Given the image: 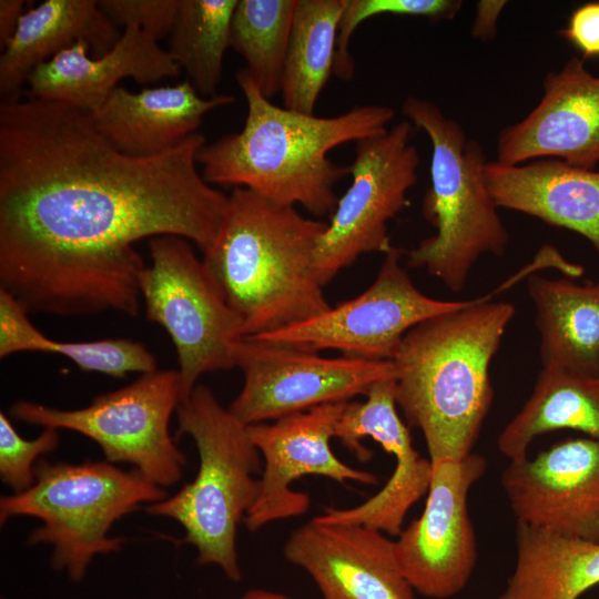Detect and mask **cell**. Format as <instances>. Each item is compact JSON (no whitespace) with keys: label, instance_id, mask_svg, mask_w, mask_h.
Listing matches in <instances>:
<instances>
[{"label":"cell","instance_id":"cell-1","mask_svg":"<svg viewBox=\"0 0 599 599\" xmlns=\"http://www.w3.org/2000/svg\"><path fill=\"white\" fill-rule=\"evenodd\" d=\"M193 133L136 156L111 144L91 112L29 97L0 103V288L28 313L136 316L146 266L135 243L183 237L204 254L229 196L197 169Z\"/></svg>","mask_w":599,"mask_h":599},{"label":"cell","instance_id":"cell-2","mask_svg":"<svg viewBox=\"0 0 599 599\" xmlns=\"http://www.w3.org/2000/svg\"><path fill=\"white\" fill-rule=\"evenodd\" d=\"M235 79L247 114L241 131L205 143L197 154L209 184L251 190L282 205H302L315 216L333 213L335 185L349 165L328 152L341 144L386 131L393 108L359 105L336 116H316L277 106L265 98L246 69Z\"/></svg>","mask_w":599,"mask_h":599},{"label":"cell","instance_id":"cell-3","mask_svg":"<svg viewBox=\"0 0 599 599\" xmlns=\"http://www.w3.org/2000/svg\"><path fill=\"white\" fill-rule=\"evenodd\" d=\"M490 296L419 323L392 361L396 404L422 432L432 463L471 454L489 412L490 363L516 312Z\"/></svg>","mask_w":599,"mask_h":599},{"label":"cell","instance_id":"cell-4","mask_svg":"<svg viewBox=\"0 0 599 599\" xmlns=\"http://www.w3.org/2000/svg\"><path fill=\"white\" fill-rule=\"evenodd\" d=\"M326 226L244 187L229 195L221 229L202 261L241 318L244 337L273 333L331 308L312 273Z\"/></svg>","mask_w":599,"mask_h":599},{"label":"cell","instance_id":"cell-5","mask_svg":"<svg viewBox=\"0 0 599 599\" xmlns=\"http://www.w3.org/2000/svg\"><path fill=\"white\" fill-rule=\"evenodd\" d=\"M177 434L197 449L194 479L177 493L148 504L145 511L169 517L184 529L182 542L197 551L200 565L219 566L232 581L242 578L236 549L238 525L256 501L261 454L248 428L224 408L212 390L197 384L176 407Z\"/></svg>","mask_w":599,"mask_h":599},{"label":"cell","instance_id":"cell-6","mask_svg":"<svg viewBox=\"0 0 599 599\" xmlns=\"http://www.w3.org/2000/svg\"><path fill=\"white\" fill-rule=\"evenodd\" d=\"M402 112L432 143L430 186L422 212L436 229L407 252V265L424 267L449 291L459 293L480 256H502L509 241L485 182L487 160L480 143L467 139L460 124L434 102L410 95Z\"/></svg>","mask_w":599,"mask_h":599},{"label":"cell","instance_id":"cell-7","mask_svg":"<svg viewBox=\"0 0 599 599\" xmlns=\"http://www.w3.org/2000/svg\"><path fill=\"white\" fill-rule=\"evenodd\" d=\"M33 485L0 498V522L29 516L42 525L29 536V544L53 548L51 566L82 580L91 560L122 549L123 539L110 537L115 521L142 504L167 497L164 488L144 479L134 469L125 471L106 460L78 465L52 464L41 458Z\"/></svg>","mask_w":599,"mask_h":599},{"label":"cell","instance_id":"cell-8","mask_svg":"<svg viewBox=\"0 0 599 599\" xmlns=\"http://www.w3.org/2000/svg\"><path fill=\"white\" fill-rule=\"evenodd\" d=\"M149 250L141 297L146 318L166 331L176 349L182 402L205 373L236 367L243 324L190 241L160 235L149 240Z\"/></svg>","mask_w":599,"mask_h":599},{"label":"cell","instance_id":"cell-9","mask_svg":"<svg viewBox=\"0 0 599 599\" xmlns=\"http://www.w3.org/2000/svg\"><path fill=\"white\" fill-rule=\"evenodd\" d=\"M180 402L179 370L166 369L143 374L122 388L97 396L83 408L59 409L19 400L9 413L28 424L82 434L100 446L104 460L130 464L144 479L164 488L182 478L187 461L169 432Z\"/></svg>","mask_w":599,"mask_h":599},{"label":"cell","instance_id":"cell-10","mask_svg":"<svg viewBox=\"0 0 599 599\" xmlns=\"http://www.w3.org/2000/svg\"><path fill=\"white\" fill-rule=\"evenodd\" d=\"M412 129L409 121H402L356 142L349 165L352 183L338 199L314 252L312 273L319 285L361 255L386 254L394 247L387 223L408 204L420 164L410 142Z\"/></svg>","mask_w":599,"mask_h":599},{"label":"cell","instance_id":"cell-11","mask_svg":"<svg viewBox=\"0 0 599 599\" xmlns=\"http://www.w3.org/2000/svg\"><path fill=\"white\" fill-rule=\"evenodd\" d=\"M243 386L229 410L244 425L262 424L313 407L366 395L396 377L392 361L323 357L318 352L245 336L236 348Z\"/></svg>","mask_w":599,"mask_h":599},{"label":"cell","instance_id":"cell-12","mask_svg":"<svg viewBox=\"0 0 599 599\" xmlns=\"http://www.w3.org/2000/svg\"><path fill=\"white\" fill-rule=\"evenodd\" d=\"M402 255L397 247L386 253L375 281L358 296L308 321L254 337L313 352L336 349L347 357L393 361L408 331L471 301L425 295L400 265Z\"/></svg>","mask_w":599,"mask_h":599},{"label":"cell","instance_id":"cell-13","mask_svg":"<svg viewBox=\"0 0 599 599\" xmlns=\"http://www.w3.org/2000/svg\"><path fill=\"white\" fill-rule=\"evenodd\" d=\"M486 467V459L474 453L433 463L425 509L395 541L400 570L414 591L446 599L468 583L477 549L467 497Z\"/></svg>","mask_w":599,"mask_h":599},{"label":"cell","instance_id":"cell-14","mask_svg":"<svg viewBox=\"0 0 599 599\" xmlns=\"http://www.w3.org/2000/svg\"><path fill=\"white\" fill-rule=\"evenodd\" d=\"M347 402L329 403L276 419L247 426L263 458L261 490L244 518L248 531L304 515L309 496L291 488L305 475H318L341 484L347 480L374 485L372 473L353 468L335 456L331 439Z\"/></svg>","mask_w":599,"mask_h":599},{"label":"cell","instance_id":"cell-15","mask_svg":"<svg viewBox=\"0 0 599 599\" xmlns=\"http://www.w3.org/2000/svg\"><path fill=\"white\" fill-rule=\"evenodd\" d=\"M365 396L364 402L345 404L335 427V438L361 461H367L372 450L362 440L370 437L395 457L394 471L386 485L366 501L347 509L325 508L314 519L363 525L398 536L410 507L428 493L433 463L414 448L409 429L398 416L395 377L376 382Z\"/></svg>","mask_w":599,"mask_h":599},{"label":"cell","instance_id":"cell-16","mask_svg":"<svg viewBox=\"0 0 599 599\" xmlns=\"http://www.w3.org/2000/svg\"><path fill=\"white\" fill-rule=\"evenodd\" d=\"M501 484L518 522L599 542V439H565L511 460Z\"/></svg>","mask_w":599,"mask_h":599},{"label":"cell","instance_id":"cell-17","mask_svg":"<svg viewBox=\"0 0 599 599\" xmlns=\"http://www.w3.org/2000/svg\"><path fill=\"white\" fill-rule=\"evenodd\" d=\"M542 97L520 121L498 134L497 160L516 165L557 159L595 170L599 163V77L571 57L542 81Z\"/></svg>","mask_w":599,"mask_h":599},{"label":"cell","instance_id":"cell-18","mask_svg":"<svg viewBox=\"0 0 599 599\" xmlns=\"http://www.w3.org/2000/svg\"><path fill=\"white\" fill-rule=\"evenodd\" d=\"M283 551L312 577L324 599H415L395 541L376 529L313 518L291 532Z\"/></svg>","mask_w":599,"mask_h":599},{"label":"cell","instance_id":"cell-19","mask_svg":"<svg viewBox=\"0 0 599 599\" xmlns=\"http://www.w3.org/2000/svg\"><path fill=\"white\" fill-rule=\"evenodd\" d=\"M77 42L37 67L28 79L29 97L62 101L93 112L119 87L132 78L150 84L180 74L166 49L140 28L128 26L115 45L101 57Z\"/></svg>","mask_w":599,"mask_h":599},{"label":"cell","instance_id":"cell-20","mask_svg":"<svg viewBox=\"0 0 599 599\" xmlns=\"http://www.w3.org/2000/svg\"><path fill=\"white\" fill-rule=\"evenodd\" d=\"M484 177L498 207L578 233L599 254V171L557 159L487 161Z\"/></svg>","mask_w":599,"mask_h":599},{"label":"cell","instance_id":"cell-21","mask_svg":"<svg viewBox=\"0 0 599 599\" xmlns=\"http://www.w3.org/2000/svg\"><path fill=\"white\" fill-rule=\"evenodd\" d=\"M233 102L230 94L204 98L187 80L139 92L119 85L91 114L99 132L116 149L148 156L196 133L209 112Z\"/></svg>","mask_w":599,"mask_h":599},{"label":"cell","instance_id":"cell-22","mask_svg":"<svg viewBox=\"0 0 599 599\" xmlns=\"http://www.w3.org/2000/svg\"><path fill=\"white\" fill-rule=\"evenodd\" d=\"M122 30L101 10L97 0H45L26 11L0 57L2 101L19 98L32 71L77 42L89 45L93 57L109 52Z\"/></svg>","mask_w":599,"mask_h":599},{"label":"cell","instance_id":"cell-23","mask_svg":"<svg viewBox=\"0 0 599 599\" xmlns=\"http://www.w3.org/2000/svg\"><path fill=\"white\" fill-rule=\"evenodd\" d=\"M541 367L599 376V281L579 284L530 274Z\"/></svg>","mask_w":599,"mask_h":599},{"label":"cell","instance_id":"cell-24","mask_svg":"<svg viewBox=\"0 0 599 599\" xmlns=\"http://www.w3.org/2000/svg\"><path fill=\"white\" fill-rule=\"evenodd\" d=\"M517 560L497 599H578L599 585V542L517 524Z\"/></svg>","mask_w":599,"mask_h":599},{"label":"cell","instance_id":"cell-25","mask_svg":"<svg viewBox=\"0 0 599 599\" xmlns=\"http://www.w3.org/2000/svg\"><path fill=\"white\" fill-rule=\"evenodd\" d=\"M558 429H573L599 439V376L541 367L534 390L497 439L511 460L527 457L534 439Z\"/></svg>","mask_w":599,"mask_h":599},{"label":"cell","instance_id":"cell-26","mask_svg":"<svg viewBox=\"0 0 599 599\" xmlns=\"http://www.w3.org/2000/svg\"><path fill=\"white\" fill-rule=\"evenodd\" d=\"M346 0H296L281 84L283 106L315 114L334 70Z\"/></svg>","mask_w":599,"mask_h":599},{"label":"cell","instance_id":"cell-27","mask_svg":"<svg viewBox=\"0 0 599 599\" xmlns=\"http://www.w3.org/2000/svg\"><path fill=\"white\" fill-rule=\"evenodd\" d=\"M237 0H181L167 52L195 91L217 95Z\"/></svg>","mask_w":599,"mask_h":599},{"label":"cell","instance_id":"cell-28","mask_svg":"<svg viewBox=\"0 0 599 599\" xmlns=\"http://www.w3.org/2000/svg\"><path fill=\"white\" fill-rule=\"evenodd\" d=\"M296 0H237L230 47L267 99L281 91Z\"/></svg>","mask_w":599,"mask_h":599},{"label":"cell","instance_id":"cell-29","mask_svg":"<svg viewBox=\"0 0 599 599\" xmlns=\"http://www.w3.org/2000/svg\"><path fill=\"white\" fill-rule=\"evenodd\" d=\"M35 352L59 354L84 372L101 373L115 378H122L129 373L143 375L158 370L156 358L146 346L125 338L59 342L43 334L37 342Z\"/></svg>","mask_w":599,"mask_h":599},{"label":"cell","instance_id":"cell-30","mask_svg":"<svg viewBox=\"0 0 599 599\" xmlns=\"http://www.w3.org/2000/svg\"><path fill=\"white\" fill-rule=\"evenodd\" d=\"M461 6L459 0H346L338 26L334 75L345 81L354 77L355 63L349 43L364 21L383 14L422 17L432 21L450 20Z\"/></svg>","mask_w":599,"mask_h":599},{"label":"cell","instance_id":"cell-31","mask_svg":"<svg viewBox=\"0 0 599 599\" xmlns=\"http://www.w3.org/2000/svg\"><path fill=\"white\" fill-rule=\"evenodd\" d=\"M60 443L59 429L44 428L34 439L19 435L4 413H0V477L13 494L29 489L35 480L40 457L54 451Z\"/></svg>","mask_w":599,"mask_h":599},{"label":"cell","instance_id":"cell-32","mask_svg":"<svg viewBox=\"0 0 599 599\" xmlns=\"http://www.w3.org/2000/svg\"><path fill=\"white\" fill-rule=\"evenodd\" d=\"M181 0H100L101 10L119 28L135 26L152 39L169 37Z\"/></svg>","mask_w":599,"mask_h":599},{"label":"cell","instance_id":"cell-33","mask_svg":"<svg viewBox=\"0 0 599 599\" xmlns=\"http://www.w3.org/2000/svg\"><path fill=\"white\" fill-rule=\"evenodd\" d=\"M40 333L29 319L26 308L0 288V357L31 352Z\"/></svg>","mask_w":599,"mask_h":599},{"label":"cell","instance_id":"cell-34","mask_svg":"<svg viewBox=\"0 0 599 599\" xmlns=\"http://www.w3.org/2000/svg\"><path fill=\"white\" fill-rule=\"evenodd\" d=\"M559 33L582 53L583 59L599 57V2L578 7L567 28Z\"/></svg>","mask_w":599,"mask_h":599},{"label":"cell","instance_id":"cell-35","mask_svg":"<svg viewBox=\"0 0 599 599\" xmlns=\"http://www.w3.org/2000/svg\"><path fill=\"white\" fill-rule=\"evenodd\" d=\"M506 1H479L473 26V33L480 39H491L497 32V19Z\"/></svg>","mask_w":599,"mask_h":599},{"label":"cell","instance_id":"cell-36","mask_svg":"<svg viewBox=\"0 0 599 599\" xmlns=\"http://www.w3.org/2000/svg\"><path fill=\"white\" fill-rule=\"evenodd\" d=\"M24 7L23 0L0 1V47L2 50L14 35Z\"/></svg>","mask_w":599,"mask_h":599},{"label":"cell","instance_id":"cell-37","mask_svg":"<svg viewBox=\"0 0 599 599\" xmlns=\"http://www.w3.org/2000/svg\"><path fill=\"white\" fill-rule=\"evenodd\" d=\"M238 599H291V598H287L286 596H283L280 593L262 590V589H252L247 591L246 593H244Z\"/></svg>","mask_w":599,"mask_h":599}]
</instances>
